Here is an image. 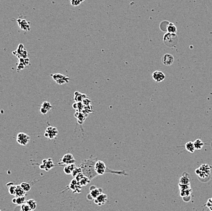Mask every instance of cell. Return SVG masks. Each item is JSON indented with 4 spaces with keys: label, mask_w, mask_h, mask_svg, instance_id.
Instances as JSON below:
<instances>
[{
    "label": "cell",
    "mask_w": 212,
    "mask_h": 211,
    "mask_svg": "<svg viewBox=\"0 0 212 211\" xmlns=\"http://www.w3.org/2000/svg\"><path fill=\"white\" fill-rule=\"evenodd\" d=\"M96 159H85L81 163L80 167L82 169V172L84 176H87L91 181L96 176H98L95 170V164L96 162Z\"/></svg>",
    "instance_id": "obj_1"
},
{
    "label": "cell",
    "mask_w": 212,
    "mask_h": 211,
    "mask_svg": "<svg viewBox=\"0 0 212 211\" xmlns=\"http://www.w3.org/2000/svg\"><path fill=\"white\" fill-rule=\"evenodd\" d=\"M95 170L98 175H102L105 173H112L113 174H117L120 175H127L124 171H113L110 170L107 168L106 165L104 162L99 160H97L95 164Z\"/></svg>",
    "instance_id": "obj_2"
},
{
    "label": "cell",
    "mask_w": 212,
    "mask_h": 211,
    "mask_svg": "<svg viewBox=\"0 0 212 211\" xmlns=\"http://www.w3.org/2000/svg\"><path fill=\"white\" fill-rule=\"evenodd\" d=\"M211 169V167L209 164H202L198 168L196 169L195 173L200 180L202 179H206L207 181V179L210 175Z\"/></svg>",
    "instance_id": "obj_3"
},
{
    "label": "cell",
    "mask_w": 212,
    "mask_h": 211,
    "mask_svg": "<svg viewBox=\"0 0 212 211\" xmlns=\"http://www.w3.org/2000/svg\"><path fill=\"white\" fill-rule=\"evenodd\" d=\"M163 42L168 47H175L178 43V37L177 34L167 32L163 37Z\"/></svg>",
    "instance_id": "obj_4"
},
{
    "label": "cell",
    "mask_w": 212,
    "mask_h": 211,
    "mask_svg": "<svg viewBox=\"0 0 212 211\" xmlns=\"http://www.w3.org/2000/svg\"><path fill=\"white\" fill-rule=\"evenodd\" d=\"M59 134V131L57 128L54 126H48L45 130L44 135L45 137L48 138L49 140H53L55 139Z\"/></svg>",
    "instance_id": "obj_5"
},
{
    "label": "cell",
    "mask_w": 212,
    "mask_h": 211,
    "mask_svg": "<svg viewBox=\"0 0 212 211\" xmlns=\"http://www.w3.org/2000/svg\"><path fill=\"white\" fill-rule=\"evenodd\" d=\"M51 76L53 78L56 83L59 85L65 84L66 83H68L70 81L69 78L60 73L53 74V75H51Z\"/></svg>",
    "instance_id": "obj_6"
},
{
    "label": "cell",
    "mask_w": 212,
    "mask_h": 211,
    "mask_svg": "<svg viewBox=\"0 0 212 211\" xmlns=\"http://www.w3.org/2000/svg\"><path fill=\"white\" fill-rule=\"evenodd\" d=\"M31 139L30 136L24 133H20L17 134L16 142L19 145L22 146H26L28 144Z\"/></svg>",
    "instance_id": "obj_7"
},
{
    "label": "cell",
    "mask_w": 212,
    "mask_h": 211,
    "mask_svg": "<svg viewBox=\"0 0 212 211\" xmlns=\"http://www.w3.org/2000/svg\"><path fill=\"white\" fill-rule=\"evenodd\" d=\"M102 193V189L101 188H96L95 186H91L90 188V193L87 195L89 200H93Z\"/></svg>",
    "instance_id": "obj_8"
},
{
    "label": "cell",
    "mask_w": 212,
    "mask_h": 211,
    "mask_svg": "<svg viewBox=\"0 0 212 211\" xmlns=\"http://www.w3.org/2000/svg\"><path fill=\"white\" fill-rule=\"evenodd\" d=\"M76 162V160L74 159V156L71 155V154L68 153L65 155L64 156L62 157V159H60V162H59V164L62 165H67L68 164H74Z\"/></svg>",
    "instance_id": "obj_9"
},
{
    "label": "cell",
    "mask_w": 212,
    "mask_h": 211,
    "mask_svg": "<svg viewBox=\"0 0 212 211\" xmlns=\"http://www.w3.org/2000/svg\"><path fill=\"white\" fill-rule=\"evenodd\" d=\"M13 54L18 57L19 59L27 58V51L25 49L23 45V44H20L19 45L18 48L16 49V51H14Z\"/></svg>",
    "instance_id": "obj_10"
},
{
    "label": "cell",
    "mask_w": 212,
    "mask_h": 211,
    "mask_svg": "<svg viewBox=\"0 0 212 211\" xmlns=\"http://www.w3.org/2000/svg\"><path fill=\"white\" fill-rule=\"evenodd\" d=\"M54 167V164L52 159H45L43 160L42 164L40 165V168L42 170H45L46 171H48L50 169H52Z\"/></svg>",
    "instance_id": "obj_11"
},
{
    "label": "cell",
    "mask_w": 212,
    "mask_h": 211,
    "mask_svg": "<svg viewBox=\"0 0 212 211\" xmlns=\"http://www.w3.org/2000/svg\"><path fill=\"white\" fill-rule=\"evenodd\" d=\"M162 62L163 65L166 66H170L174 63V58L172 54L167 53L162 56Z\"/></svg>",
    "instance_id": "obj_12"
},
{
    "label": "cell",
    "mask_w": 212,
    "mask_h": 211,
    "mask_svg": "<svg viewBox=\"0 0 212 211\" xmlns=\"http://www.w3.org/2000/svg\"><path fill=\"white\" fill-rule=\"evenodd\" d=\"M152 77L153 80L156 82H161L165 79V74L160 71H155L152 73Z\"/></svg>",
    "instance_id": "obj_13"
},
{
    "label": "cell",
    "mask_w": 212,
    "mask_h": 211,
    "mask_svg": "<svg viewBox=\"0 0 212 211\" xmlns=\"http://www.w3.org/2000/svg\"><path fill=\"white\" fill-rule=\"evenodd\" d=\"M94 202L96 204L101 206V205L104 204L107 201V195L105 193H102L96 198L94 199Z\"/></svg>",
    "instance_id": "obj_14"
},
{
    "label": "cell",
    "mask_w": 212,
    "mask_h": 211,
    "mask_svg": "<svg viewBox=\"0 0 212 211\" xmlns=\"http://www.w3.org/2000/svg\"><path fill=\"white\" fill-rule=\"evenodd\" d=\"M81 187L82 186H81V184H80L78 181H77L76 179H73L70 182V187L74 192L79 193L81 191Z\"/></svg>",
    "instance_id": "obj_15"
},
{
    "label": "cell",
    "mask_w": 212,
    "mask_h": 211,
    "mask_svg": "<svg viewBox=\"0 0 212 211\" xmlns=\"http://www.w3.org/2000/svg\"><path fill=\"white\" fill-rule=\"evenodd\" d=\"M191 181V177L190 175L188 173L184 172L183 173L181 177L179 179V184L182 185H185V184H190Z\"/></svg>",
    "instance_id": "obj_16"
},
{
    "label": "cell",
    "mask_w": 212,
    "mask_h": 211,
    "mask_svg": "<svg viewBox=\"0 0 212 211\" xmlns=\"http://www.w3.org/2000/svg\"><path fill=\"white\" fill-rule=\"evenodd\" d=\"M26 198L25 197H15L14 198L12 199V202L14 204L18 205V206H21V204H24L26 203Z\"/></svg>",
    "instance_id": "obj_17"
},
{
    "label": "cell",
    "mask_w": 212,
    "mask_h": 211,
    "mask_svg": "<svg viewBox=\"0 0 212 211\" xmlns=\"http://www.w3.org/2000/svg\"><path fill=\"white\" fill-rule=\"evenodd\" d=\"M76 167V165L74 164L67 165H65L64 168V172L66 175H71L73 172V171L74 170V169Z\"/></svg>",
    "instance_id": "obj_18"
},
{
    "label": "cell",
    "mask_w": 212,
    "mask_h": 211,
    "mask_svg": "<svg viewBox=\"0 0 212 211\" xmlns=\"http://www.w3.org/2000/svg\"><path fill=\"white\" fill-rule=\"evenodd\" d=\"M87 95L83 94V93H81L79 92H74V100H75L76 102H82L85 99L87 98Z\"/></svg>",
    "instance_id": "obj_19"
},
{
    "label": "cell",
    "mask_w": 212,
    "mask_h": 211,
    "mask_svg": "<svg viewBox=\"0 0 212 211\" xmlns=\"http://www.w3.org/2000/svg\"><path fill=\"white\" fill-rule=\"evenodd\" d=\"M26 194V192L22 189V187L20 186V185L16 186V189L15 192V196L16 197H25Z\"/></svg>",
    "instance_id": "obj_20"
},
{
    "label": "cell",
    "mask_w": 212,
    "mask_h": 211,
    "mask_svg": "<svg viewBox=\"0 0 212 211\" xmlns=\"http://www.w3.org/2000/svg\"><path fill=\"white\" fill-rule=\"evenodd\" d=\"M185 147L186 150L188 152L190 153H193L194 152V151L196 150L193 142H192L191 141L187 142L185 145Z\"/></svg>",
    "instance_id": "obj_21"
},
{
    "label": "cell",
    "mask_w": 212,
    "mask_h": 211,
    "mask_svg": "<svg viewBox=\"0 0 212 211\" xmlns=\"http://www.w3.org/2000/svg\"><path fill=\"white\" fill-rule=\"evenodd\" d=\"M167 32H169V33L177 34V27L174 24L172 23L169 22L167 27Z\"/></svg>",
    "instance_id": "obj_22"
},
{
    "label": "cell",
    "mask_w": 212,
    "mask_h": 211,
    "mask_svg": "<svg viewBox=\"0 0 212 211\" xmlns=\"http://www.w3.org/2000/svg\"><path fill=\"white\" fill-rule=\"evenodd\" d=\"M194 147H195V149L198 150H201L202 147L204 146V142L200 140V139H196L195 141L193 142Z\"/></svg>",
    "instance_id": "obj_23"
},
{
    "label": "cell",
    "mask_w": 212,
    "mask_h": 211,
    "mask_svg": "<svg viewBox=\"0 0 212 211\" xmlns=\"http://www.w3.org/2000/svg\"><path fill=\"white\" fill-rule=\"evenodd\" d=\"M32 210H34L37 208V201L34 199H30L26 201Z\"/></svg>",
    "instance_id": "obj_24"
},
{
    "label": "cell",
    "mask_w": 212,
    "mask_h": 211,
    "mask_svg": "<svg viewBox=\"0 0 212 211\" xmlns=\"http://www.w3.org/2000/svg\"><path fill=\"white\" fill-rule=\"evenodd\" d=\"M191 193H192L191 189H189L184 190H180V195L182 198L185 197H188V196H191Z\"/></svg>",
    "instance_id": "obj_25"
},
{
    "label": "cell",
    "mask_w": 212,
    "mask_h": 211,
    "mask_svg": "<svg viewBox=\"0 0 212 211\" xmlns=\"http://www.w3.org/2000/svg\"><path fill=\"white\" fill-rule=\"evenodd\" d=\"M20 186L22 187V189H23L26 193L29 191H30L31 189V186L30 184L27 183V182H21L20 184Z\"/></svg>",
    "instance_id": "obj_26"
},
{
    "label": "cell",
    "mask_w": 212,
    "mask_h": 211,
    "mask_svg": "<svg viewBox=\"0 0 212 211\" xmlns=\"http://www.w3.org/2000/svg\"><path fill=\"white\" fill-rule=\"evenodd\" d=\"M89 182H90V179L89 178H87V176H84V178L81 181H80L79 183H80V184H81V186H87L89 183Z\"/></svg>",
    "instance_id": "obj_27"
},
{
    "label": "cell",
    "mask_w": 212,
    "mask_h": 211,
    "mask_svg": "<svg viewBox=\"0 0 212 211\" xmlns=\"http://www.w3.org/2000/svg\"><path fill=\"white\" fill-rule=\"evenodd\" d=\"M16 186H15L13 184H11L9 187V192L10 193V195L15 196V192H16Z\"/></svg>",
    "instance_id": "obj_28"
},
{
    "label": "cell",
    "mask_w": 212,
    "mask_h": 211,
    "mask_svg": "<svg viewBox=\"0 0 212 211\" xmlns=\"http://www.w3.org/2000/svg\"><path fill=\"white\" fill-rule=\"evenodd\" d=\"M21 211H33L31 208L29 206V205L25 203L21 205Z\"/></svg>",
    "instance_id": "obj_29"
},
{
    "label": "cell",
    "mask_w": 212,
    "mask_h": 211,
    "mask_svg": "<svg viewBox=\"0 0 212 211\" xmlns=\"http://www.w3.org/2000/svg\"><path fill=\"white\" fill-rule=\"evenodd\" d=\"M41 106L43 107H44L45 109H47L48 111H50L51 109H52V106H51V104L49 103V102H48V101H45V102H43Z\"/></svg>",
    "instance_id": "obj_30"
},
{
    "label": "cell",
    "mask_w": 212,
    "mask_h": 211,
    "mask_svg": "<svg viewBox=\"0 0 212 211\" xmlns=\"http://www.w3.org/2000/svg\"><path fill=\"white\" fill-rule=\"evenodd\" d=\"M81 172H82V169L81 167H76L74 169V170L73 171V172L71 173L72 176H73V178H75L76 176H77L79 173H80Z\"/></svg>",
    "instance_id": "obj_31"
},
{
    "label": "cell",
    "mask_w": 212,
    "mask_h": 211,
    "mask_svg": "<svg viewBox=\"0 0 212 211\" xmlns=\"http://www.w3.org/2000/svg\"><path fill=\"white\" fill-rule=\"evenodd\" d=\"M179 190H184L191 189V188L190 184H185V185H182V184H179Z\"/></svg>",
    "instance_id": "obj_32"
},
{
    "label": "cell",
    "mask_w": 212,
    "mask_h": 211,
    "mask_svg": "<svg viewBox=\"0 0 212 211\" xmlns=\"http://www.w3.org/2000/svg\"><path fill=\"white\" fill-rule=\"evenodd\" d=\"M19 61L23 64H24L25 66H27L29 64H30V59H29L27 58H20V59H19Z\"/></svg>",
    "instance_id": "obj_33"
},
{
    "label": "cell",
    "mask_w": 212,
    "mask_h": 211,
    "mask_svg": "<svg viewBox=\"0 0 212 211\" xmlns=\"http://www.w3.org/2000/svg\"><path fill=\"white\" fill-rule=\"evenodd\" d=\"M84 1V0H70V3L73 6H77V5L81 4Z\"/></svg>",
    "instance_id": "obj_34"
},
{
    "label": "cell",
    "mask_w": 212,
    "mask_h": 211,
    "mask_svg": "<svg viewBox=\"0 0 212 211\" xmlns=\"http://www.w3.org/2000/svg\"><path fill=\"white\" fill-rule=\"evenodd\" d=\"M207 208L210 210V211H212V198H210L209 199L207 203H206Z\"/></svg>",
    "instance_id": "obj_35"
},
{
    "label": "cell",
    "mask_w": 212,
    "mask_h": 211,
    "mask_svg": "<svg viewBox=\"0 0 212 211\" xmlns=\"http://www.w3.org/2000/svg\"><path fill=\"white\" fill-rule=\"evenodd\" d=\"M40 113H41L42 114H43V115H45V114H47V113H48V111L47 109H45L44 107H42V106H41L40 109Z\"/></svg>",
    "instance_id": "obj_36"
},
{
    "label": "cell",
    "mask_w": 212,
    "mask_h": 211,
    "mask_svg": "<svg viewBox=\"0 0 212 211\" xmlns=\"http://www.w3.org/2000/svg\"><path fill=\"white\" fill-rule=\"evenodd\" d=\"M25 65L24 64H23L22 63H21V62H19V64L18 65V67H17V70L18 71H20V70H21L23 69V68H25Z\"/></svg>",
    "instance_id": "obj_37"
},
{
    "label": "cell",
    "mask_w": 212,
    "mask_h": 211,
    "mask_svg": "<svg viewBox=\"0 0 212 211\" xmlns=\"http://www.w3.org/2000/svg\"><path fill=\"white\" fill-rule=\"evenodd\" d=\"M191 196H188V197H183L182 198V199H183V200H184V202L188 203V202H189V201H190L191 200Z\"/></svg>",
    "instance_id": "obj_38"
},
{
    "label": "cell",
    "mask_w": 212,
    "mask_h": 211,
    "mask_svg": "<svg viewBox=\"0 0 212 211\" xmlns=\"http://www.w3.org/2000/svg\"><path fill=\"white\" fill-rule=\"evenodd\" d=\"M0 211H1V209H0Z\"/></svg>",
    "instance_id": "obj_39"
}]
</instances>
